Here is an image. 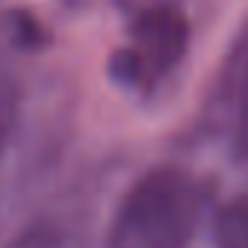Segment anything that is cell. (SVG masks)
I'll use <instances>...</instances> for the list:
<instances>
[{
    "label": "cell",
    "instance_id": "4",
    "mask_svg": "<svg viewBox=\"0 0 248 248\" xmlns=\"http://www.w3.org/2000/svg\"><path fill=\"white\" fill-rule=\"evenodd\" d=\"M213 245L216 248H248V199H233L216 210Z\"/></svg>",
    "mask_w": 248,
    "mask_h": 248
},
{
    "label": "cell",
    "instance_id": "5",
    "mask_svg": "<svg viewBox=\"0 0 248 248\" xmlns=\"http://www.w3.org/2000/svg\"><path fill=\"white\" fill-rule=\"evenodd\" d=\"M15 35H18V41H24L30 47L41 44V27H38V21L30 18V15H24V12L15 15Z\"/></svg>",
    "mask_w": 248,
    "mask_h": 248
},
{
    "label": "cell",
    "instance_id": "2",
    "mask_svg": "<svg viewBox=\"0 0 248 248\" xmlns=\"http://www.w3.org/2000/svg\"><path fill=\"white\" fill-rule=\"evenodd\" d=\"M190 41L187 18L178 9H149L132 24V47L111 56V76L132 88H149L170 73Z\"/></svg>",
    "mask_w": 248,
    "mask_h": 248
},
{
    "label": "cell",
    "instance_id": "3",
    "mask_svg": "<svg viewBox=\"0 0 248 248\" xmlns=\"http://www.w3.org/2000/svg\"><path fill=\"white\" fill-rule=\"evenodd\" d=\"M228 96L233 102V143L242 158H248V30L236 44L228 64Z\"/></svg>",
    "mask_w": 248,
    "mask_h": 248
},
{
    "label": "cell",
    "instance_id": "1",
    "mask_svg": "<svg viewBox=\"0 0 248 248\" xmlns=\"http://www.w3.org/2000/svg\"><path fill=\"white\" fill-rule=\"evenodd\" d=\"M204 210V187L178 167L149 170L120 202L105 248H187Z\"/></svg>",
    "mask_w": 248,
    "mask_h": 248
}]
</instances>
